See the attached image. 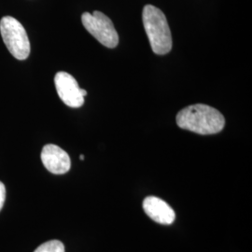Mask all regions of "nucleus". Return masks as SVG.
Wrapping results in <instances>:
<instances>
[{"instance_id":"obj_7","label":"nucleus","mask_w":252,"mask_h":252,"mask_svg":"<svg viewBox=\"0 0 252 252\" xmlns=\"http://www.w3.org/2000/svg\"><path fill=\"white\" fill-rule=\"evenodd\" d=\"M145 213L155 222L170 225L176 219V213L165 201L156 196H148L143 201Z\"/></svg>"},{"instance_id":"obj_6","label":"nucleus","mask_w":252,"mask_h":252,"mask_svg":"<svg viewBox=\"0 0 252 252\" xmlns=\"http://www.w3.org/2000/svg\"><path fill=\"white\" fill-rule=\"evenodd\" d=\"M40 157L46 169L54 175L65 174L71 167L69 155L56 145H45Z\"/></svg>"},{"instance_id":"obj_8","label":"nucleus","mask_w":252,"mask_h":252,"mask_svg":"<svg viewBox=\"0 0 252 252\" xmlns=\"http://www.w3.org/2000/svg\"><path fill=\"white\" fill-rule=\"evenodd\" d=\"M34 252H64V246L59 240H51L41 244Z\"/></svg>"},{"instance_id":"obj_11","label":"nucleus","mask_w":252,"mask_h":252,"mask_svg":"<svg viewBox=\"0 0 252 252\" xmlns=\"http://www.w3.org/2000/svg\"><path fill=\"white\" fill-rule=\"evenodd\" d=\"M84 158H85V157H84V155H82V154H81V156H80V159H81V160H84Z\"/></svg>"},{"instance_id":"obj_3","label":"nucleus","mask_w":252,"mask_h":252,"mask_svg":"<svg viewBox=\"0 0 252 252\" xmlns=\"http://www.w3.org/2000/svg\"><path fill=\"white\" fill-rule=\"evenodd\" d=\"M0 33L11 55L18 60H26L31 47L27 31L17 19L4 16L0 20Z\"/></svg>"},{"instance_id":"obj_9","label":"nucleus","mask_w":252,"mask_h":252,"mask_svg":"<svg viewBox=\"0 0 252 252\" xmlns=\"http://www.w3.org/2000/svg\"><path fill=\"white\" fill-rule=\"evenodd\" d=\"M5 200H6V188H5V185L3 184V182L0 181V211L4 206Z\"/></svg>"},{"instance_id":"obj_5","label":"nucleus","mask_w":252,"mask_h":252,"mask_svg":"<svg viewBox=\"0 0 252 252\" xmlns=\"http://www.w3.org/2000/svg\"><path fill=\"white\" fill-rule=\"evenodd\" d=\"M54 84L59 97L70 108H81L84 104V96L72 75L60 71L54 77Z\"/></svg>"},{"instance_id":"obj_1","label":"nucleus","mask_w":252,"mask_h":252,"mask_svg":"<svg viewBox=\"0 0 252 252\" xmlns=\"http://www.w3.org/2000/svg\"><path fill=\"white\" fill-rule=\"evenodd\" d=\"M176 121L181 129L199 135L218 134L225 126L223 115L216 108L205 104L191 105L181 109Z\"/></svg>"},{"instance_id":"obj_10","label":"nucleus","mask_w":252,"mask_h":252,"mask_svg":"<svg viewBox=\"0 0 252 252\" xmlns=\"http://www.w3.org/2000/svg\"><path fill=\"white\" fill-rule=\"evenodd\" d=\"M81 94L83 95V96H86L87 95V91L84 90V89H81Z\"/></svg>"},{"instance_id":"obj_4","label":"nucleus","mask_w":252,"mask_h":252,"mask_svg":"<svg viewBox=\"0 0 252 252\" xmlns=\"http://www.w3.org/2000/svg\"><path fill=\"white\" fill-rule=\"evenodd\" d=\"M81 22L85 29L102 45L109 49L117 47L119 43L117 31L107 15L98 10L93 13L84 12L81 15Z\"/></svg>"},{"instance_id":"obj_2","label":"nucleus","mask_w":252,"mask_h":252,"mask_svg":"<svg viewBox=\"0 0 252 252\" xmlns=\"http://www.w3.org/2000/svg\"><path fill=\"white\" fill-rule=\"evenodd\" d=\"M142 20L153 53L158 55L168 54L172 49L171 31L162 10L153 5H146Z\"/></svg>"}]
</instances>
